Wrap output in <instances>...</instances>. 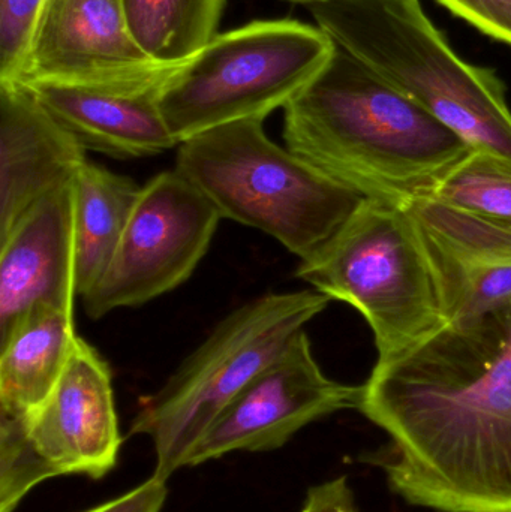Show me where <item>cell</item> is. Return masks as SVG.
Listing matches in <instances>:
<instances>
[{
	"label": "cell",
	"instance_id": "obj_10",
	"mask_svg": "<svg viewBox=\"0 0 511 512\" xmlns=\"http://www.w3.org/2000/svg\"><path fill=\"white\" fill-rule=\"evenodd\" d=\"M362 387L333 381L318 366L305 330L258 373L189 453L198 466L234 451L281 448L303 427L345 409H359Z\"/></svg>",
	"mask_w": 511,
	"mask_h": 512
},
{
	"label": "cell",
	"instance_id": "obj_5",
	"mask_svg": "<svg viewBox=\"0 0 511 512\" xmlns=\"http://www.w3.org/2000/svg\"><path fill=\"white\" fill-rule=\"evenodd\" d=\"M296 276L362 313L377 363L404 357L449 325L434 264L408 210L366 198Z\"/></svg>",
	"mask_w": 511,
	"mask_h": 512
},
{
	"label": "cell",
	"instance_id": "obj_17",
	"mask_svg": "<svg viewBox=\"0 0 511 512\" xmlns=\"http://www.w3.org/2000/svg\"><path fill=\"white\" fill-rule=\"evenodd\" d=\"M141 186L122 174L87 161L74 192V255L78 295H86L110 265L125 233Z\"/></svg>",
	"mask_w": 511,
	"mask_h": 512
},
{
	"label": "cell",
	"instance_id": "obj_3",
	"mask_svg": "<svg viewBox=\"0 0 511 512\" xmlns=\"http://www.w3.org/2000/svg\"><path fill=\"white\" fill-rule=\"evenodd\" d=\"M315 23L438 122L471 152L511 167V110L492 69L458 56L420 0H329L308 6Z\"/></svg>",
	"mask_w": 511,
	"mask_h": 512
},
{
	"label": "cell",
	"instance_id": "obj_7",
	"mask_svg": "<svg viewBox=\"0 0 511 512\" xmlns=\"http://www.w3.org/2000/svg\"><path fill=\"white\" fill-rule=\"evenodd\" d=\"M336 44L318 26L252 21L218 33L165 78L161 110L179 144L216 126L264 120L318 74Z\"/></svg>",
	"mask_w": 511,
	"mask_h": 512
},
{
	"label": "cell",
	"instance_id": "obj_13",
	"mask_svg": "<svg viewBox=\"0 0 511 512\" xmlns=\"http://www.w3.org/2000/svg\"><path fill=\"white\" fill-rule=\"evenodd\" d=\"M171 71L140 83L20 84L84 150L111 158H146L179 146L161 110L162 86Z\"/></svg>",
	"mask_w": 511,
	"mask_h": 512
},
{
	"label": "cell",
	"instance_id": "obj_16",
	"mask_svg": "<svg viewBox=\"0 0 511 512\" xmlns=\"http://www.w3.org/2000/svg\"><path fill=\"white\" fill-rule=\"evenodd\" d=\"M78 336L74 309L38 307L0 337V420H26L50 396Z\"/></svg>",
	"mask_w": 511,
	"mask_h": 512
},
{
	"label": "cell",
	"instance_id": "obj_12",
	"mask_svg": "<svg viewBox=\"0 0 511 512\" xmlns=\"http://www.w3.org/2000/svg\"><path fill=\"white\" fill-rule=\"evenodd\" d=\"M440 280L450 324H467L511 303V227L434 198L405 204Z\"/></svg>",
	"mask_w": 511,
	"mask_h": 512
},
{
	"label": "cell",
	"instance_id": "obj_18",
	"mask_svg": "<svg viewBox=\"0 0 511 512\" xmlns=\"http://www.w3.org/2000/svg\"><path fill=\"white\" fill-rule=\"evenodd\" d=\"M227 0H125L141 50L164 68L191 59L218 35Z\"/></svg>",
	"mask_w": 511,
	"mask_h": 512
},
{
	"label": "cell",
	"instance_id": "obj_8",
	"mask_svg": "<svg viewBox=\"0 0 511 512\" xmlns=\"http://www.w3.org/2000/svg\"><path fill=\"white\" fill-rule=\"evenodd\" d=\"M120 447L110 367L78 337L47 400L26 420H0V512H14L42 481L105 477Z\"/></svg>",
	"mask_w": 511,
	"mask_h": 512
},
{
	"label": "cell",
	"instance_id": "obj_22",
	"mask_svg": "<svg viewBox=\"0 0 511 512\" xmlns=\"http://www.w3.org/2000/svg\"><path fill=\"white\" fill-rule=\"evenodd\" d=\"M167 495V481L152 477L125 495L84 512H161Z\"/></svg>",
	"mask_w": 511,
	"mask_h": 512
},
{
	"label": "cell",
	"instance_id": "obj_11",
	"mask_svg": "<svg viewBox=\"0 0 511 512\" xmlns=\"http://www.w3.org/2000/svg\"><path fill=\"white\" fill-rule=\"evenodd\" d=\"M171 69L141 50L125 0H45L18 83H140Z\"/></svg>",
	"mask_w": 511,
	"mask_h": 512
},
{
	"label": "cell",
	"instance_id": "obj_4",
	"mask_svg": "<svg viewBox=\"0 0 511 512\" xmlns=\"http://www.w3.org/2000/svg\"><path fill=\"white\" fill-rule=\"evenodd\" d=\"M174 170L222 219L273 237L300 261L327 245L366 200L273 143L260 119L216 126L182 141Z\"/></svg>",
	"mask_w": 511,
	"mask_h": 512
},
{
	"label": "cell",
	"instance_id": "obj_20",
	"mask_svg": "<svg viewBox=\"0 0 511 512\" xmlns=\"http://www.w3.org/2000/svg\"><path fill=\"white\" fill-rule=\"evenodd\" d=\"M45 0H0V83H18Z\"/></svg>",
	"mask_w": 511,
	"mask_h": 512
},
{
	"label": "cell",
	"instance_id": "obj_19",
	"mask_svg": "<svg viewBox=\"0 0 511 512\" xmlns=\"http://www.w3.org/2000/svg\"><path fill=\"white\" fill-rule=\"evenodd\" d=\"M429 198L511 227V167L492 156L471 152L441 180Z\"/></svg>",
	"mask_w": 511,
	"mask_h": 512
},
{
	"label": "cell",
	"instance_id": "obj_25",
	"mask_svg": "<svg viewBox=\"0 0 511 512\" xmlns=\"http://www.w3.org/2000/svg\"><path fill=\"white\" fill-rule=\"evenodd\" d=\"M287 2L303 3V5L309 6L314 3L329 2V0H287Z\"/></svg>",
	"mask_w": 511,
	"mask_h": 512
},
{
	"label": "cell",
	"instance_id": "obj_6",
	"mask_svg": "<svg viewBox=\"0 0 511 512\" xmlns=\"http://www.w3.org/2000/svg\"><path fill=\"white\" fill-rule=\"evenodd\" d=\"M330 301L318 291L267 294L222 319L167 384L140 402L129 433L153 442V477L167 481L185 468L222 411Z\"/></svg>",
	"mask_w": 511,
	"mask_h": 512
},
{
	"label": "cell",
	"instance_id": "obj_2",
	"mask_svg": "<svg viewBox=\"0 0 511 512\" xmlns=\"http://www.w3.org/2000/svg\"><path fill=\"white\" fill-rule=\"evenodd\" d=\"M294 155L365 198L431 197L470 147L371 66L336 45L284 108Z\"/></svg>",
	"mask_w": 511,
	"mask_h": 512
},
{
	"label": "cell",
	"instance_id": "obj_23",
	"mask_svg": "<svg viewBox=\"0 0 511 512\" xmlns=\"http://www.w3.org/2000/svg\"><path fill=\"white\" fill-rule=\"evenodd\" d=\"M353 496L347 478L341 477L312 487L300 512H338L341 505Z\"/></svg>",
	"mask_w": 511,
	"mask_h": 512
},
{
	"label": "cell",
	"instance_id": "obj_9",
	"mask_svg": "<svg viewBox=\"0 0 511 512\" xmlns=\"http://www.w3.org/2000/svg\"><path fill=\"white\" fill-rule=\"evenodd\" d=\"M221 221L209 200L176 170L150 179L141 186L110 265L83 295L87 316L99 319L141 306L185 283Z\"/></svg>",
	"mask_w": 511,
	"mask_h": 512
},
{
	"label": "cell",
	"instance_id": "obj_21",
	"mask_svg": "<svg viewBox=\"0 0 511 512\" xmlns=\"http://www.w3.org/2000/svg\"><path fill=\"white\" fill-rule=\"evenodd\" d=\"M465 20L489 38L511 45V0H465Z\"/></svg>",
	"mask_w": 511,
	"mask_h": 512
},
{
	"label": "cell",
	"instance_id": "obj_14",
	"mask_svg": "<svg viewBox=\"0 0 511 512\" xmlns=\"http://www.w3.org/2000/svg\"><path fill=\"white\" fill-rule=\"evenodd\" d=\"M77 297L71 183L0 237V337L38 307L74 309Z\"/></svg>",
	"mask_w": 511,
	"mask_h": 512
},
{
	"label": "cell",
	"instance_id": "obj_24",
	"mask_svg": "<svg viewBox=\"0 0 511 512\" xmlns=\"http://www.w3.org/2000/svg\"><path fill=\"white\" fill-rule=\"evenodd\" d=\"M338 512H357L356 504H354V496H350V498L341 505Z\"/></svg>",
	"mask_w": 511,
	"mask_h": 512
},
{
	"label": "cell",
	"instance_id": "obj_1",
	"mask_svg": "<svg viewBox=\"0 0 511 512\" xmlns=\"http://www.w3.org/2000/svg\"><path fill=\"white\" fill-rule=\"evenodd\" d=\"M359 411L390 487L441 512H511V303L375 363Z\"/></svg>",
	"mask_w": 511,
	"mask_h": 512
},
{
	"label": "cell",
	"instance_id": "obj_15",
	"mask_svg": "<svg viewBox=\"0 0 511 512\" xmlns=\"http://www.w3.org/2000/svg\"><path fill=\"white\" fill-rule=\"evenodd\" d=\"M86 150L29 89L0 83V237L47 195L71 185Z\"/></svg>",
	"mask_w": 511,
	"mask_h": 512
}]
</instances>
